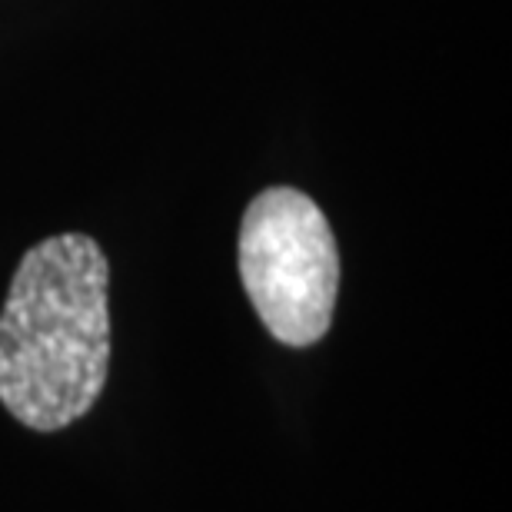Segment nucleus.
<instances>
[{
  "label": "nucleus",
  "mask_w": 512,
  "mask_h": 512,
  "mask_svg": "<svg viewBox=\"0 0 512 512\" xmlns=\"http://www.w3.org/2000/svg\"><path fill=\"white\" fill-rule=\"evenodd\" d=\"M240 280L266 333L306 350L330 333L340 296V250L323 210L293 187L250 200L240 223Z\"/></svg>",
  "instance_id": "obj_2"
},
{
  "label": "nucleus",
  "mask_w": 512,
  "mask_h": 512,
  "mask_svg": "<svg viewBox=\"0 0 512 512\" xmlns=\"http://www.w3.org/2000/svg\"><path fill=\"white\" fill-rule=\"evenodd\" d=\"M110 263L87 233L20 256L0 310V403L34 433H60L97 406L110 373Z\"/></svg>",
  "instance_id": "obj_1"
}]
</instances>
